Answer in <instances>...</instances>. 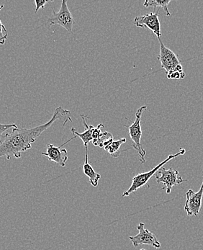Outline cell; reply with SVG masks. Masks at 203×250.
<instances>
[{"label":"cell","instance_id":"6da1fadb","mask_svg":"<svg viewBox=\"0 0 203 250\" xmlns=\"http://www.w3.org/2000/svg\"><path fill=\"white\" fill-rule=\"evenodd\" d=\"M71 112L65 110L63 107H59L54 111L52 118L46 124H42L35 128H13L10 133H6L4 142L0 145V157L5 156L7 160L11 157L19 159L22 152L28 151L32 148V144L36 142V139L49 128L56 121L61 120L63 125L67 124L68 121L72 122Z\"/></svg>","mask_w":203,"mask_h":250},{"label":"cell","instance_id":"7a4b0ae2","mask_svg":"<svg viewBox=\"0 0 203 250\" xmlns=\"http://www.w3.org/2000/svg\"><path fill=\"white\" fill-rule=\"evenodd\" d=\"M186 150L184 148H181L180 151L178 153L175 154H170L166 160H163V162H161L158 165L153 168L149 172H143V173L138 174L136 176L133 177L132 180V184L131 187L128 188V190H125V192L122 194V197H127L128 195H131L133 192L137 191L139 188L143 187L145 185L148 183L150 179L152 177L153 175H155L157 173V171L163 167V165H166L167 162L170 161V160H173L176 157H179V156H183L185 154Z\"/></svg>","mask_w":203,"mask_h":250},{"label":"cell","instance_id":"3957f363","mask_svg":"<svg viewBox=\"0 0 203 250\" xmlns=\"http://www.w3.org/2000/svg\"><path fill=\"white\" fill-rule=\"evenodd\" d=\"M147 109V106H142L138 109L136 113V119L134 122L131 125H125V127L129 130L130 137H131L132 142H133V147L135 150L138 151L141 157V162L145 163V156L146 154V151L143 148L142 145V118L143 112Z\"/></svg>","mask_w":203,"mask_h":250},{"label":"cell","instance_id":"277c9868","mask_svg":"<svg viewBox=\"0 0 203 250\" xmlns=\"http://www.w3.org/2000/svg\"><path fill=\"white\" fill-rule=\"evenodd\" d=\"M50 22V28L52 25H58L63 27L69 33H72L73 26L75 24L72 13L67 6V1L63 0L61 4L60 10L58 12L54 11L53 9V15L48 19Z\"/></svg>","mask_w":203,"mask_h":250},{"label":"cell","instance_id":"5b68a950","mask_svg":"<svg viewBox=\"0 0 203 250\" xmlns=\"http://www.w3.org/2000/svg\"><path fill=\"white\" fill-rule=\"evenodd\" d=\"M160 43V52L158 59L160 61L162 68L165 70L166 74L170 73L174 70H182L183 69L181 64V61L174 54L172 50L165 46L162 39H159Z\"/></svg>","mask_w":203,"mask_h":250},{"label":"cell","instance_id":"8992f818","mask_svg":"<svg viewBox=\"0 0 203 250\" xmlns=\"http://www.w3.org/2000/svg\"><path fill=\"white\" fill-rule=\"evenodd\" d=\"M179 172L172 167L169 169H165L163 167L157 171L156 175L157 183H163L167 194L171 193L174 186H179L187 180H183V177L178 176Z\"/></svg>","mask_w":203,"mask_h":250},{"label":"cell","instance_id":"52a82bcc","mask_svg":"<svg viewBox=\"0 0 203 250\" xmlns=\"http://www.w3.org/2000/svg\"><path fill=\"white\" fill-rule=\"evenodd\" d=\"M139 231V234L136 236H130L129 239L135 248H137L140 245H147L154 247L156 249H160L161 244L160 241L154 233L149 230L145 229V224L140 223L137 227Z\"/></svg>","mask_w":203,"mask_h":250},{"label":"cell","instance_id":"ba28073f","mask_svg":"<svg viewBox=\"0 0 203 250\" xmlns=\"http://www.w3.org/2000/svg\"><path fill=\"white\" fill-rule=\"evenodd\" d=\"M185 204H184V210L187 213V216H198L201 207H202V201L203 198V183L201 188L198 192H195L192 189H189L186 192Z\"/></svg>","mask_w":203,"mask_h":250},{"label":"cell","instance_id":"9c48e42d","mask_svg":"<svg viewBox=\"0 0 203 250\" xmlns=\"http://www.w3.org/2000/svg\"><path fill=\"white\" fill-rule=\"evenodd\" d=\"M133 22L136 27L147 28L151 30L157 36V39H160L162 37L158 13H151L136 17Z\"/></svg>","mask_w":203,"mask_h":250},{"label":"cell","instance_id":"30bf717a","mask_svg":"<svg viewBox=\"0 0 203 250\" xmlns=\"http://www.w3.org/2000/svg\"><path fill=\"white\" fill-rule=\"evenodd\" d=\"M77 136H74V137L61 145L60 146H55L51 144H48L47 145L46 152L42 153V154L45 157H48L49 161L55 162L62 167H66V162L68 160V151L66 148H63V146L70 142L73 139H77Z\"/></svg>","mask_w":203,"mask_h":250},{"label":"cell","instance_id":"8fae6325","mask_svg":"<svg viewBox=\"0 0 203 250\" xmlns=\"http://www.w3.org/2000/svg\"><path fill=\"white\" fill-rule=\"evenodd\" d=\"M81 117L82 118L83 124H84V126H85V131H84V132L82 133H78L77 130L74 128H72L71 131H72L74 136H78V137H80V139H81L86 148L88 147V145H89V142H90L91 141L92 142V133H93L95 127L93 126V125H88L86 118L89 117H87V116H84V115L82 114L81 115Z\"/></svg>","mask_w":203,"mask_h":250},{"label":"cell","instance_id":"7c38bea8","mask_svg":"<svg viewBox=\"0 0 203 250\" xmlns=\"http://www.w3.org/2000/svg\"><path fill=\"white\" fill-rule=\"evenodd\" d=\"M85 149V162H84V165H83V172H84V175H87L89 177V183L93 187H97L98 186L100 179L101 178V175L100 174L97 173L94 170L92 165L88 162V154H89V153H88V147H86Z\"/></svg>","mask_w":203,"mask_h":250},{"label":"cell","instance_id":"4fadbf2b","mask_svg":"<svg viewBox=\"0 0 203 250\" xmlns=\"http://www.w3.org/2000/svg\"><path fill=\"white\" fill-rule=\"evenodd\" d=\"M125 142H126V139L124 138L118 141H113L110 145L105 146L104 148L113 158H118L121 154L120 148H121V145H123Z\"/></svg>","mask_w":203,"mask_h":250},{"label":"cell","instance_id":"5bb4252c","mask_svg":"<svg viewBox=\"0 0 203 250\" xmlns=\"http://www.w3.org/2000/svg\"><path fill=\"white\" fill-rule=\"evenodd\" d=\"M170 1V0H146L143 5L145 7H152L154 8L162 7V8H163L166 16H170L171 13H169V9H168V5H169Z\"/></svg>","mask_w":203,"mask_h":250},{"label":"cell","instance_id":"9a60e30c","mask_svg":"<svg viewBox=\"0 0 203 250\" xmlns=\"http://www.w3.org/2000/svg\"><path fill=\"white\" fill-rule=\"evenodd\" d=\"M113 142V136L109 132H102L100 137L96 141L92 142L95 146L99 147H105L110 145Z\"/></svg>","mask_w":203,"mask_h":250},{"label":"cell","instance_id":"2e32d148","mask_svg":"<svg viewBox=\"0 0 203 250\" xmlns=\"http://www.w3.org/2000/svg\"><path fill=\"white\" fill-rule=\"evenodd\" d=\"M3 7H4V5H0V11ZM7 36H8L7 30L4 25L1 23V20H0V45H4L5 43Z\"/></svg>","mask_w":203,"mask_h":250},{"label":"cell","instance_id":"e0dca14e","mask_svg":"<svg viewBox=\"0 0 203 250\" xmlns=\"http://www.w3.org/2000/svg\"><path fill=\"white\" fill-rule=\"evenodd\" d=\"M166 77L171 80H182L185 77V73L183 70H174L173 72L166 74Z\"/></svg>","mask_w":203,"mask_h":250},{"label":"cell","instance_id":"ac0fdd59","mask_svg":"<svg viewBox=\"0 0 203 250\" xmlns=\"http://www.w3.org/2000/svg\"><path fill=\"white\" fill-rule=\"evenodd\" d=\"M17 128V125L15 124H0V143H2V141H1V136H2L3 133L5 132L7 130L10 129V128Z\"/></svg>","mask_w":203,"mask_h":250},{"label":"cell","instance_id":"d6986e66","mask_svg":"<svg viewBox=\"0 0 203 250\" xmlns=\"http://www.w3.org/2000/svg\"><path fill=\"white\" fill-rule=\"evenodd\" d=\"M104 128V125L103 124H99L98 126L95 127L94 129L93 133H92V142L96 141L100 136L102 134V130Z\"/></svg>","mask_w":203,"mask_h":250},{"label":"cell","instance_id":"ffe728a7","mask_svg":"<svg viewBox=\"0 0 203 250\" xmlns=\"http://www.w3.org/2000/svg\"><path fill=\"white\" fill-rule=\"evenodd\" d=\"M48 0H35V4H36V13L39 11V9L44 10L45 5L48 2Z\"/></svg>","mask_w":203,"mask_h":250},{"label":"cell","instance_id":"44dd1931","mask_svg":"<svg viewBox=\"0 0 203 250\" xmlns=\"http://www.w3.org/2000/svg\"><path fill=\"white\" fill-rule=\"evenodd\" d=\"M145 250V249H142V250Z\"/></svg>","mask_w":203,"mask_h":250}]
</instances>
